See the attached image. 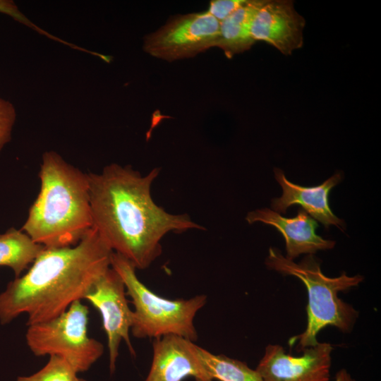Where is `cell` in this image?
Segmentation results:
<instances>
[{"label":"cell","instance_id":"22","mask_svg":"<svg viewBox=\"0 0 381 381\" xmlns=\"http://www.w3.org/2000/svg\"><path fill=\"white\" fill-rule=\"evenodd\" d=\"M73 381H86V380H83V379H81V378H79V377H76L73 380Z\"/></svg>","mask_w":381,"mask_h":381},{"label":"cell","instance_id":"14","mask_svg":"<svg viewBox=\"0 0 381 381\" xmlns=\"http://www.w3.org/2000/svg\"><path fill=\"white\" fill-rule=\"evenodd\" d=\"M266 0H246L226 19L220 22L219 35L215 47L231 59L248 50L256 42L251 35L253 19Z\"/></svg>","mask_w":381,"mask_h":381},{"label":"cell","instance_id":"18","mask_svg":"<svg viewBox=\"0 0 381 381\" xmlns=\"http://www.w3.org/2000/svg\"><path fill=\"white\" fill-rule=\"evenodd\" d=\"M16 118V113L13 104L0 98V152L11 140Z\"/></svg>","mask_w":381,"mask_h":381},{"label":"cell","instance_id":"17","mask_svg":"<svg viewBox=\"0 0 381 381\" xmlns=\"http://www.w3.org/2000/svg\"><path fill=\"white\" fill-rule=\"evenodd\" d=\"M77 374L64 358L51 356L47 364L39 371L29 376L18 377L16 381H73Z\"/></svg>","mask_w":381,"mask_h":381},{"label":"cell","instance_id":"3","mask_svg":"<svg viewBox=\"0 0 381 381\" xmlns=\"http://www.w3.org/2000/svg\"><path fill=\"white\" fill-rule=\"evenodd\" d=\"M39 177L40 192L21 230L44 248L76 245L93 227L88 174L47 151Z\"/></svg>","mask_w":381,"mask_h":381},{"label":"cell","instance_id":"11","mask_svg":"<svg viewBox=\"0 0 381 381\" xmlns=\"http://www.w3.org/2000/svg\"><path fill=\"white\" fill-rule=\"evenodd\" d=\"M305 25L292 1L266 0L254 16L250 31L255 42L264 41L289 55L302 47Z\"/></svg>","mask_w":381,"mask_h":381},{"label":"cell","instance_id":"6","mask_svg":"<svg viewBox=\"0 0 381 381\" xmlns=\"http://www.w3.org/2000/svg\"><path fill=\"white\" fill-rule=\"evenodd\" d=\"M87 306L74 302L50 320L28 326L26 343L37 356H58L77 372L87 370L102 355L104 346L88 336Z\"/></svg>","mask_w":381,"mask_h":381},{"label":"cell","instance_id":"12","mask_svg":"<svg viewBox=\"0 0 381 381\" xmlns=\"http://www.w3.org/2000/svg\"><path fill=\"white\" fill-rule=\"evenodd\" d=\"M249 224L260 222L274 226L284 236L286 258L293 260L298 255L313 254L319 250L332 249L335 241L324 239L315 232L318 224L303 209L294 217H284L269 208L258 209L248 213Z\"/></svg>","mask_w":381,"mask_h":381},{"label":"cell","instance_id":"13","mask_svg":"<svg viewBox=\"0 0 381 381\" xmlns=\"http://www.w3.org/2000/svg\"><path fill=\"white\" fill-rule=\"evenodd\" d=\"M274 173L282 188V195L272 200L271 206L273 211L284 214L289 207L298 204L326 229L330 225H335L341 230H345L344 222L334 214L329 205V192L341 181V173L334 174L320 185L314 187H303L291 183L280 169L274 168Z\"/></svg>","mask_w":381,"mask_h":381},{"label":"cell","instance_id":"1","mask_svg":"<svg viewBox=\"0 0 381 381\" xmlns=\"http://www.w3.org/2000/svg\"><path fill=\"white\" fill-rule=\"evenodd\" d=\"M159 174L155 168L143 176L115 163L88 174L92 226L136 270L147 268L161 255L167 234L205 229L188 214L169 213L155 202L151 186Z\"/></svg>","mask_w":381,"mask_h":381},{"label":"cell","instance_id":"4","mask_svg":"<svg viewBox=\"0 0 381 381\" xmlns=\"http://www.w3.org/2000/svg\"><path fill=\"white\" fill-rule=\"evenodd\" d=\"M265 265L283 275L294 276L306 286L308 302L306 307L307 325L300 334L292 337L290 345L296 344V350L314 346L319 341L318 334L325 327L333 326L342 332H350L358 318V311L338 296L340 291L357 286L363 277L357 274L348 276L343 272L337 277L325 275L320 269V261L313 254L307 255L301 262L284 256L274 248H269Z\"/></svg>","mask_w":381,"mask_h":381},{"label":"cell","instance_id":"16","mask_svg":"<svg viewBox=\"0 0 381 381\" xmlns=\"http://www.w3.org/2000/svg\"><path fill=\"white\" fill-rule=\"evenodd\" d=\"M200 358L212 380L218 381H264L256 370L225 355L213 354L198 348Z\"/></svg>","mask_w":381,"mask_h":381},{"label":"cell","instance_id":"15","mask_svg":"<svg viewBox=\"0 0 381 381\" xmlns=\"http://www.w3.org/2000/svg\"><path fill=\"white\" fill-rule=\"evenodd\" d=\"M44 248L21 229L11 228L0 234V266L10 267L18 277Z\"/></svg>","mask_w":381,"mask_h":381},{"label":"cell","instance_id":"2","mask_svg":"<svg viewBox=\"0 0 381 381\" xmlns=\"http://www.w3.org/2000/svg\"><path fill=\"white\" fill-rule=\"evenodd\" d=\"M112 253L93 227L75 246L44 248L28 272L0 293L1 324L26 314L28 326L63 313L111 267Z\"/></svg>","mask_w":381,"mask_h":381},{"label":"cell","instance_id":"5","mask_svg":"<svg viewBox=\"0 0 381 381\" xmlns=\"http://www.w3.org/2000/svg\"><path fill=\"white\" fill-rule=\"evenodd\" d=\"M111 267L122 279L126 295L134 306L131 331L138 339L174 334L192 341L198 339L193 320L207 301L205 295L171 300L150 290L137 277L136 268L126 258L113 252Z\"/></svg>","mask_w":381,"mask_h":381},{"label":"cell","instance_id":"20","mask_svg":"<svg viewBox=\"0 0 381 381\" xmlns=\"http://www.w3.org/2000/svg\"><path fill=\"white\" fill-rule=\"evenodd\" d=\"M0 13H2L4 14H6L13 18L15 20H17L18 22L20 23H23L25 25L31 27L32 28H35V30H38V32H41L42 34H44L47 36H49L48 33L44 32L42 29L38 28L35 25L32 24L19 11L16 4L12 1L0 0Z\"/></svg>","mask_w":381,"mask_h":381},{"label":"cell","instance_id":"10","mask_svg":"<svg viewBox=\"0 0 381 381\" xmlns=\"http://www.w3.org/2000/svg\"><path fill=\"white\" fill-rule=\"evenodd\" d=\"M199 346L181 336L169 334L155 338L153 358L145 381H213L199 353Z\"/></svg>","mask_w":381,"mask_h":381},{"label":"cell","instance_id":"21","mask_svg":"<svg viewBox=\"0 0 381 381\" xmlns=\"http://www.w3.org/2000/svg\"><path fill=\"white\" fill-rule=\"evenodd\" d=\"M334 381H356L351 375L345 370L342 369L336 374Z\"/></svg>","mask_w":381,"mask_h":381},{"label":"cell","instance_id":"7","mask_svg":"<svg viewBox=\"0 0 381 381\" xmlns=\"http://www.w3.org/2000/svg\"><path fill=\"white\" fill-rule=\"evenodd\" d=\"M220 22L207 11L176 15L144 37L143 49L168 61L193 57L215 47Z\"/></svg>","mask_w":381,"mask_h":381},{"label":"cell","instance_id":"19","mask_svg":"<svg viewBox=\"0 0 381 381\" xmlns=\"http://www.w3.org/2000/svg\"><path fill=\"white\" fill-rule=\"evenodd\" d=\"M246 0H212L207 11L222 22L241 7Z\"/></svg>","mask_w":381,"mask_h":381},{"label":"cell","instance_id":"8","mask_svg":"<svg viewBox=\"0 0 381 381\" xmlns=\"http://www.w3.org/2000/svg\"><path fill=\"white\" fill-rule=\"evenodd\" d=\"M124 283L120 275L111 267L97 281L85 298L100 313L107 337L109 369L114 373L122 340L130 353L135 350L130 340L129 332L133 321V310L128 306Z\"/></svg>","mask_w":381,"mask_h":381},{"label":"cell","instance_id":"9","mask_svg":"<svg viewBox=\"0 0 381 381\" xmlns=\"http://www.w3.org/2000/svg\"><path fill=\"white\" fill-rule=\"evenodd\" d=\"M332 351L330 344L318 342L293 356L269 344L255 370L264 381H329Z\"/></svg>","mask_w":381,"mask_h":381}]
</instances>
